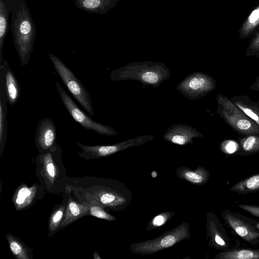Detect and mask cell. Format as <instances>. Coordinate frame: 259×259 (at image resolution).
Instances as JSON below:
<instances>
[{"label": "cell", "mask_w": 259, "mask_h": 259, "mask_svg": "<svg viewBox=\"0 0 259 259\" xmlns=\"http://www.w3.org/2000/svg\"><path fill=\"white\" fill-rule=\"evenodd\" d=\"M203 136L195 127L188 124L179 123L170 126L164 134L163 137L170 143L184 146L193 143L194 138Z\"/></svg>", "instance_id": "cell-16"}, {"label": "cell", "mask_w": 259, "mask_h": 259, "mask_svg": "<svg viewBox=\"0 0 259 259\" xmlns=\"http://www.w3.org/2000/svg\"><path fill=\"white\" fill-rule=\"evenodd\" d=\"M226 224L238 236L252 245L259 244V222L229 209L221 211Z\"/></svg>", "instance_id": "cell-9"}, {"label": "cell", "mask_w": 259, "mask_h": 259, "mask_svg": "<svg viewBox=\"0 0 259 259\" xmlns=\"http://www.w3.org/2000/svg\"><path fill=\"white\" fill-rule=\"evenodd\" d=\"M230 191L243 195L258 191L259 173L237 182L230 188Z\"/></svg>", "instance_id": "cell-27"}, {"label": "cell", "mask_w": 259, "mask_h": 259, "mask_svg": "<svg viewBox=\"0 0 259 259\" xmlns=\"http://www.w3.org/2000/svg\"><path fill=\"white\" fill-rule=\"evenodd\" d=\"M238 141L239 149L236 155L246 156L259 153V134L242 136Z\"/></svg>", "instance_id": "cell-22"}, {"label": "cell", "mask_w": 259, "mask_h": 259, "mask_svg": "<svg viewBox=\"0 0 259 259\" xmlns=\"http://www.w3.org/2000/svg\"><path fill=\"white\" fill-rule=\"evenodd\" d=\"M56 127L53 120L48 117L41 120L36 127L35 142L38 152H45L56 143Z\"/></svg>", "instance_id": "cell-15"}, {"label": "cell", "mask_w": 259, "mask_h": 259, "mask_svg": "<svg viewBox=\"0 0 259 259\" xmlns=\"http://www.w3.org/2000/svg\"><path fill=\"white\" fill-rule=\"evenodd\" d=\"M191 236L190 225L183 222L159 236L130 245L132 252L142 255H151L169 248Z\"/></svg>", "instance_id": "cell-4"}, {"label": "cell", "mask_w": 259, "mask_h": 259, "mask_svg": "<svg viewBox=\"0 0 259 259\" xmlns=\"http://www.w3.org/2000/svg\"><path fill=\"white\" fill-rule=\"evenodd\" d=\"M217 113L231 127L242 136L259 134V125L225 96H217Z\"/></svg>", "instance_id": "cell-5"}, {"label": "cell", "mask_w": 259, "mask_h": 259, "mask_svg": "<svg viewBox=\"0 0 259 259\" xmlns=\"http://www.w3.org/2000/svg\"><path fill=\"white\" fill-rule=\"evenodd\" d=\"M231 100L259 125V100L254 102L246 95H235Z\"/></svg>", "instance_id": "cell-19"}, {"label": "cell", "mask_w": 259, "mask_h": 259, "mask_svg": "<svg viewBox=\"0 0 259 259\" xmlns=\"http://www.w3.org/2000/svg\"><path fill=\"white\" fill-rule=\"evenodd\" d=\"M69 186L79 194L91 198L105 208L121 211L132 201L131 190L123 183L110 178H69Z\"/></svg>", "instance_id": "cell-1"}, {"label": "cell", "mask_w": 259, "mask_h": 259, "mask_svg": "<svg viewBox=\"0 0 259 259\" xmlns=\"http://www.w3.org/2000/svg\"><path fill=\"white\" fill-rule=\"evenodd\" d=\"M14 44L21 66L29 63L35 38V29L28 14L20 12L14 24Z\"/></svg>", "instance_id": "cell-6"}, {"label": "cell", "mask_w": 259, "mask_h": 259, "mask_svg": "<svg viewBox=\"0 0 259 259\" xmlns=\"http://www.w3.org/2000/svg\"><path fill=\"white\" fill-rule=\"evenodd\" d=\"M64 192L63 201L55 207L50 216L48 225L49 237L54 235L59 231L60 227L63 221L68 199L67 188Z\"/></svg>", "instance_id": "cell-23"}, {"label": "cell", "mask_w": 259, "mask_h": 259, "mask_svg": "<svg viewBox=\"0 0 259 259\" xmlns=\"http://www.w3.org/2000/svg\"><path fill=\"white\" fill-rule=\"evenodd\" d=\"M259 29V3L254 8L242 24L239 37L244 39L252 37Z\"/></svg>", "instance_id": "cell-21"}, {"label": "cell", "mask_w": 259, "mask_h": 259, "mask_svg": "<svg viewBox=\"0 0 259 259\" xmlns=\"http://www.w3.org/2000/svg\"><path fill=\"white\" fill-rule=\"evenodd\" d=\"M220 148L225 154L236 155L239 149V144L234 140H227L220 144Z\"/></svg>", "instance_id": "cell-31"}, {"label": "cell", "mask_w": 259, "mask_h": 259, "mask_svg": "<svg viewBox=\"0 0 259 259\" xmlns=\"http://www.w3.org/2000/svg\"><path fill=\"white\" fill-rule=\"evenodd\" d=\"M0 85L4 89L7 103L10 105H15L19 99L21 88L5 59L0 66Z\"/></svg>", "instance_id": "cell-14"}, {"label": "cell", "mask_w": 259, "mask_h": 259, "mask_svg": "<svg viewBox=\"0 0 259 259\" xmlns=\"http://www.w3.org/2000/svg\"><path fill=\"white\" fill-rule=\"evenodd\" d=\"M36 176L39 184L50 193L59 194L69 185V177L62 158V149L56 144L49 150L38 152L36 157Z\"/></svg>", "instance_id": "cell-2"}, {"label": "cell", "mask_w": 259, "mask_h": 259, "mask_svg": "<svg viewBox=\"0 0 259 259\" xmlns=\"http://www.w3.org/2000/svg\"><path fill=\"white\" fill-rule=\"evenodd\" d=\"M206 218L205 228L208 246L220 251L230 248V238L217 214L209 211Z\"/></svg>", "instance_id": "cell-11"}, {"label": "cell", "mask_w": 259, "mask_h": 259, "mask_svg": "<svg viewBox=\"0 0 259 259\" xmlns=\"http://www.w3.org/2000/svg\"><path fill=\"white\" fill-rule=\"evenodd\" d=\"M216 88L215 79L206 73H193L183 79L177 90L189 100H196L206 96Z\"/></svg>", "instance_id": "cell-10"}, {"label": "cell", "mask_w": 259, "mask_h": 259, "mask_svg": "<svg viewBox=\"0 0 259 259\" xmlns=\"http://www.w3.org/2000/svg\"><path fill=\"white\" fill-rule=\"evenodd\" d=\"M176 214V212L171 210L164 211L158 214L150 221L146 228V230L150 231L163 226Z\"/></svg>", "instance_id": "cell-29"}, {"label": "cell", "mask_w": 259, "mask_h": 259, "mask_svg": "<svg viewBox=\"0 0 259 259\" xmlns=\"http://www.w3.org/2000/svg\"><path fill=\"white\" fill-rule=\"evenodd\" d=\"M238 206L248 212L251 215L259 218V206L252 204H240Z\"/></svg>", "instance_id": "cell-32"}, {"label": "cell", "mask_w": 259, "mask_h": 259, "mask_svg": "<svg viewBox=\"0 0 259 259\" xmlns=\"http://www.w3.org/2000/svg\"><path fill=\"white\" fill-rule=\"evenodd\" d=\"M48 56L56 72L71 95L90 115H94L95 112L90 94L81 82L57 57L50 53H48Z\"/></svg>", "instance_id": "cell-7"}, {"label": "cell", "mask_w": 259, "mask_h": 259, "mask_svg": "<svg viewBox=\"0 0 259 259\" xmlns=\"http://www.w3.org/2000/svg\"><path fill=\"white\" fill-rule=\"evenodd\" d=\"M251 90L259 91V76L256 77L255 82L249 87Z\"/></svg>", "instance_id": "cell-33"}, {"label": "cell", "mask_w": 259, "mask_h": 259, "mask_svg": "<svg viewBox=\"0 0 259 259\" xmlns=\"http://www.w3.org/2000/svg\"><path fill=\"white\" fill-rule=\"evenodd\" d=\"M7 98L4 89L0 85V156L4 152L7 140Z\"/></svg>", "instance_id": "cell-25"}, {"label": "cell", "mask_w": 259, "mask_h": 259, "mask_svg": "<svg viewBox=\"0 0 259 259\" xmlns=\"http://www.w3.org/2000/svg\"><path fill=\"white\" fill-rule=\"evenodd\" d=\"M8 28V13L4 2L0 3V66L3 62V51L5 38Z\"/></svg>", "instance_id": "cell-28"}, {"label": "cell", "mask_w": 259, "mask_h": 259, "mask_svg": "<svg viewBox=\"0 0 259 259\" xmlns=\"http://www.w3.org/2000/svg\"><path fill=\"white\" fill-rule=\"evenodd\" d=\"M45 191L39 183L28 186L22 183L15 190L12 198L16 210H25L33 206L38 200L44 198Z\"/></svg>", "instance_id": "cell-13"}, {"label": "cell", "mask_w": 259, "mask_h": 259, "mask_svg": "<svg viewBox=\"0 0 259 259\" xmlns=\"http://www.w3.org/2000/svg\"><path fill=\"white\" fill-rule=\"evenodd\" d=\"M56 86L61 99L72 118L82 127L92 130L100 135L116 136L117 133L112 127L104 125L93 119L90 115L82 111L72 100L59 82Z\"/></svg>", "instance_id": "cell-8"}, {"label": "cell", "mask_w": 259, "mask_h": 259, "mask_svg": "<svg viewBox=\"0 0 259 259\" xmlns=\"http://www.w3.org/2000/svg\"><path fill=\"white\" fill-rule=\"evenodd\" d=\"M6 239L9 248L17 259H32L33 250L20 239L11 234H7Z\"/></svg>", "instance_id": "cell-24"}, {"label": "cell", "mask_w": 259, "mask_h": 259, "mask_svg": "<svg viewBox=\"0 0 259 259\" xmlns=\"http://www.w3.org/2000/svg\"><path fill=\"white\" fill-rule=\"evenodd\" d=\"M70 188L72 192L78 199L83 200L87 202L89 209V215L108 221L116 220V217L108 213L105 208L96 201L91 198L82 196L73 190L71 187Z\"/></svg>", "instance_id": "cell-26"}, {"label": "cell", "mask_w": 259, "mask_h": 259, "mask_svg": "<svg viewBox=\"0 0 259 259\" xmlns=\"http://www.w3.org/2000/svg\"><path fill=\"white\" fill-rule=\"evenodd\" d=\"M77 145L80 149L77 152L78 155L87 161L91 159L107 157L126 148L136 146L134 138L126 140L119 143L108 145H85L77 142Z\"/></svg>", "instance_id": "cell-12"}, {"label": "cell", "mask_w": 259, "mask_h": 259, "mask_svg": "<svg viewBox=\"0 0 259 259\" xmlns=\"http://www.w3.org/2000/svg\"><path fill=\"white\" fill-rule=\"evenodd\" d=\"M94 259H101V257L99 255L97 251H94Z\"/></svg>", "instance_id": "cell-34"}, {"label": "cell", "mask_w": 259, "mask_h": 259, "mask_svg": "<svg viewBox=\"0 0 259 259\" xmlns=\"http://www.w3.org/2000/svg\"><path fill=\"white\" fill-rule=\"evenodd\" d=\"M170 76L169 69L163 63L146 61L130 63L115 69L111 72L110 78L113 81L138 80L142 83L143 87L150 85L155 89Z\"/></svg>", "instance_id": "cell-3"}, {"label": "cell", "mask_w": 259, "mask_h": 259, "mask_svg": "<svg viewBox=\"0 0 259 259\" xmlns=\"http://www.w3.org/2000/svg\"><path fill=\"white\" fill-rule=\"evenodd\" d=\"M215 259H259V249L230 247L215 254Z\"/></svg>", "instance_id": "cell-20"}, {"label": "cell", "mask_w": 259, "mask_h": 259, "mask_svg": "<svg viewBox=\"0 0 259 259\" xmlns=\"http://www.w3.org/2000/svg\"><path fill=\"white\" fill-rule=\"evenodd\" d=\"M245 56L259 57V29L252 36L246 50Z\"/></svg>", "instance_id": "cell-30"}, {"label": "cell", "mask_w": 259, "mask_h": 259, "mask_svg": "<svg viewBox=\"0 0 259 259\" xmlns=\"http://www.w3.org/2000/svg\"><path fill=\"white\" fill-rule=\"evenodd\" d=\"M67 190L68 191L67 205L59 230L65 228L77 220L89 215V209L87 202L78 199L76 196V199H74V196L69 186L67 187Z\"/></svg>", "instance_id": "cell-17"}, {"label": "cell", "mask_w": 259, "mask_h": 259, "mask_svg": "<svg viewBox=\"0 0 259 259\" xmlns=\"http://www.w3.org/2000/svg\"><path fill=\"white\" fill-rule=\"evenodd\" d=\"M176 174L179 179L195 185L206 184L210 177L208 170L201 165L198 166L195 169L179 166L176 169Z\"/></svg>", "instance_id": "cell-18"}]
</instances>
